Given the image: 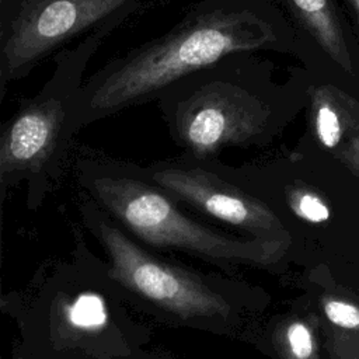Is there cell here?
Segmentation results:
<instances>
[{
  "mask_svg": "<svg viewBox=\"0 0 359 359\" xmlns=\"http://www.w3.org/2000/svg\"><path fill=\"white\" fill-rule=\"evenodd\" d=\"M299 41L275 0H198L170 31L111 59L84 80L73 129L157 101L182 79L229 56L296 52Z\"/></svg>",
  "mask_w": 359,
  "mask_h": 359,
  "instance_id": "obj_1",
  "label": "cell"
},
{
  "mask_svg": "<svg viewBox=\"0 0 359 359\" xmlns=\"http://www.w3.org/2000/svg\"><path fill=\"white\" fill-rule=\"evenodd\" d=\"M182 154L215 160L227 147H264L293 114L290 84L275 80L271 60L240 53L191 74L156 101Z\"/></svg>",
  "mask_w": 359,
  "mask_h": 359,
  "instance_id": "obj_2",
  "label": "cell"
},
{
  "mask_svg": "<svg viewBox=\"0 0 359 359\" xmlns=\"http://www.w3.org/2000/svg\"><path fill=\"white\" fill-rule=\"evenodd\" d=\"M74 174L80 189L105 213L153 247L266 265L280 259L290 245L255 237L234 238L202 224L154 184L143 167L130 161L84 154L76 158Z\"/></svg>",
  "mask_w": 359,
  "mask_h": 359,
  "instance_id": "obj_3",
  "label": "cell"
},
{
  "mask_svg": "<svg viewBox=\"0 0 359 359\" xmlns=\"http://www.w3.org/2000/svg\"><path fill=\"white\" fill-rule=\"evenodd\" d=\"M125 20L109 21L72 48L62 49L41 90L22 100L1 125V195L25 181L28 201L35 203L59 180L76 133L73 111L84 83V72L102 41Z\"/></svg>",
  "mask_w": 359,
  "mask_h": 359,
  "instance_id": "obj_4",
  "label": "cell"
},
{
  "mask_svg": "<svg viewBox=\"0 0 359 359\" xmlns=\"http://www.w3.org/2000/svg\"><path fill=\"white\" fill-rule=\"evenodd\" d=\"M142 0H20L0 18V87L20 80L46 56L116 18Z\"/></svg>",
  "mask_w": 359,
  "mask_h": 359,
  "instance_id": "obj_5",
  "label": "cell"
},
{
  "mask_svg": "<svg viewBox=\"0 0 359 359\" xmlns=\"http://www.w3.org/2000/svg\"><path fill=\"white\" fill-rule=\"evenodd\" d=\"M83 213L109 257V275L147 302L182 318H226L229 303L196 276L171 266L135 244L86 194Z\"/></svg>",
  "mask_w": 359,
  "mask_h": 359,
  "instance_id": "obj_6",
  "label": "cell"
},
{
  "mask_svg": "<svg viewBox=\"0 0 359 359\" xmlns=\"http://www.w3.org/2000/svg\"><path fill=\"white\" fill-rule=\"evenodd\" d=\"M146 175L180 203L230 224L250 237L292 243L279 215L262 199L224 175L215 160L184 154L143 167Z\"/></svg>",
  "mask_w": 359,
  "mask_h": 359,
  "instance_id": "obj_7",
  "label": "cell"
},
{
  "mask_svg": "<svg viewBox=\"0 0 359 359\" xmlns=\"http://www.w3.org/2000/svg\"><path fill=\"white\" fill-rule=\"evenodd\" d=\"M309 132L317 147L332 154L346 139L359 133V101L334 84L306 88Z\"/></svg>",
  "mask_w": 359,
  "mask_h": 359,
  "instance_id": "obj_8",
  "label": "cell"
},
{
  "mask_svg": "<svg viewBox=\"0 0 359 359\" xmlns=\"http://www.w3.org/2000/svg\"><path fill=\"white\" fill-rule=\"evenodd\" d=\"M279 3L297 29L309 36L335 65L352 74V59L332 0H279Z\"/></svg>",
  "mask_w": 359,
  "mask_h": 359,
  "instance_id": "obj_9",
  "label": "cell"
},
{
  "mask_svg": "<svg viewBox=\"0 0 359 359\" xmlns=\"http://www.w3.org/2000/svg\"><path fill=\"white\" fill-rule=\"evenodd\" d=\"M280 352L285 359H318L316 325L309 318H293L280 332Z\"/></svg>",
  "mask_w": 359,
  "mask_h": 359,
  "instance_id": "obj_10",
  "label": "cell"
},
{
  "mask_svg": "<svg viewBox=\"0 0 359 359\" xmlns=\"http://www.w3.org/2000/svg\"><path fill=\"white\" fill-rule=\"evenodd\" d=\"M67 321L80 331H95L105 325L108 314L104 300L95 293H81L66 310Z\"/></svg>",
  "mask_w": 359,
  "mask_h": 359,
  "instance_id": "obj_11",
  "label": "cell"
},
{
  "mask_svg": "<svg viewBox=\"0 0 359 359\" xmlns=\"http://www.w3.org/2000/svg\"><path fill=\"white\" fill-rule=\"evenodd\" d=\"M321 309L330 324L346 331L359 332V302L337 294L321 297Z\"/></svg>",
  "mask_w": 359,
  "mask_h": 359,
  "instance_id": "obj_12",
  "label": "cell"
},
{
  "mask_svg": "<svg viewBox=\"0 0 359 359\" xmlns=\"http://www.w3.org/2000/svg\"><path fill=\"white\" fill-rule=\"evenodd\" d=\"M330 353L331 359H359V332H334Z\"/></svg>",
  "mask_w": 359,
  "mask_h": 359,
  "instance_id": "obj_13",
  "label": "cell"
},
{
  "mask_svg": "<svg viewBox=\"0 0 359 359\" xmlns=\"http://www.w3.org/2000/svg\"><path fill=\"white\" fill-rule=\"evenodd\" d=\"M331 156L353 175L359 177V133L346 139Z\"/></svg>",
  "mask_w": 359,
  "mask_h": 359,
  "instance_id": "obj_14",
  "label": "cell"
},
{
  "mask_svg": "<svg viewBox=\"0 0 359 359\" xmlns=\"http://www.w3.org/2000/svg\"><path fill=\"white\" fill-rule=\"evenodd\" d=\"M355 10H356L358 17H359V0H356V3H355Z\"/></svg>",
  "mask_w": 359,
  "mask_h": 359,
  "instance_id": "obj_15",
  "label": "cell"
},
{
  "mask_svg": "<svg viewBox=\"0 0 359 359\" xmlns=\"http://www.w3.org/2000/svg\"><path fill=\"white\" fill-rule=\"evenodd\" d=\"M348 1H349V3H351L353 7H355V3H356V0H348Z\"/></svg>",
  "mask_w": 359,
  "mask_h": 359,
  "instance_id": "obj_16",
  "label": "cell"
}]
</instances>
